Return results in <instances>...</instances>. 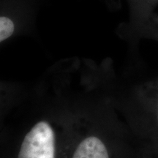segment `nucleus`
<instances>
[{"label":"nucleus","instance_id":"1","mask_svg":"<svg viewBox=\"0 0 158 158\" xmlns=\"http://www.w3.org/2000/svg\"><path fill=\"white\" fill-rule=\"evenodd\" d=\"M56 135L48 122L40 121L26 134L18 158H55Z\"/></svg>","mask_w":158,"mask_h":158},{"label":"nucleus","instance_id":"2","mask_svg":"<svg viewBox=\"0 0 158 158\" xmlns=\"http://www.w3.org/2000/svg\"><path fill=\"white\" fill-rule=\"evenodd\" d=\"M73 158H109L107 148L100 138L91 135L83 139Z\"/></svg>","mask_w":158,"mask_h":158},{"label":"nucleus","instance_id":"3","mask_svg":"<svg viewBox=\"0 0 158 158\" xmlns=\"http://www.w3.org/2000/svg\"><path fill=\"white\" fill-rule=\"evenodd\" d=\"M14 23L7 17L0 18V41L9 38L14 32Z\"/></svg>","mask_w":158,"mask_h":158},{"label":"nucleus","instance_id":"4","mask_svg":"<svg viewBox=\"0 0 158 158\" xmlns=\"http://www.w3.org/2000/svg\"><path fill=\"white\" fill-rule=\"evenodd\" d=\"M157 121H158V113H157Z\"/></svg>","mask_w":158,"mask_h":158}]
</instances>
